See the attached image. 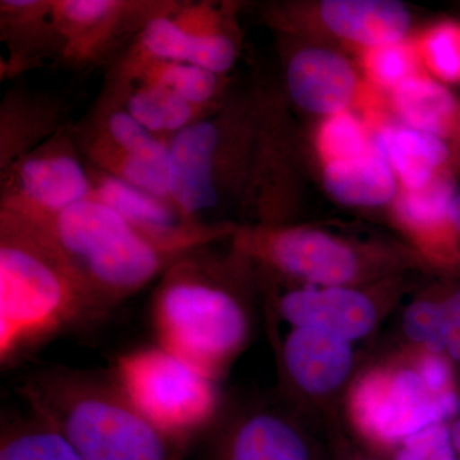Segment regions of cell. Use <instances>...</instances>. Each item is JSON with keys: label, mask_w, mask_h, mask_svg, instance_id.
Returning <instances> with one entry per match:
<instances>
[{"label": "cell", "mask_w": 460, "mask_h": 460, "mask_svg": "<svg viewBox=\"0 0 460 460\" xmlns=\"http://www.w3.org/2000/svg\"><path fill=\"white\" fill-rule=\"evenodd\" d=\"M99 320L77 272L42 224L0 211V363Z\"/></svg>", "instance_id": "1"}, {"label": "cell", "mask_w": 460, "mask_h": 460, "mask_svg": "<svg viewBox=\"0 0 460 460\" xmlns=\"http://www.w3.org/2000/svg\"><path fill=\"white\" fill-rule=\"evenodd\" d=\"M20 392L83 460H183V445L154 426L113 376L51 367L26 377Z\"/></svg>", "instance_id": "2"}, {"label": "cell", "mask_w": 460, "mask_h": 460, "mask_svg": "<svg viewBox=\"0 0 460 460\" xmlns=\"http://www.w3.org/2000/svg\"><path fill=\"white\" fill-rule=\"evenodd\" d=\"M40 224L77 272L99 319L198 251L153 234L91 199Z\"/></svg>", "instance_id": "3"}, {"label": "cell", "mask_w": 460, "mask_h": 460, "mask_svg": "<svg viewBox=\"0 0 460 460\" xmlns=\"http://www.w3.org/2000/svg\"><path fill=\"white\" fill-rule=\"evenodd\" d=\"M199 252L181 257L162 275L151 323L157 344L217 377L246 343L250 325L243 305Z\"/></svg>", "instance_id": "4"}, {"label": "cell", "mask_w": 460, "mask_h": 460, "mask_svg": "<svg viewBox=\"0 0 460 460\" xmlns=\"http://www.w3.org/2000/svg\"><path fill=\"white\" fill-rule=\"evenodd\" d=\"M113 377L154 426L183 447L217 416V377L162 345L118 357Z\"/></svg>", "instance_id": "5"}, {"label": "cell", "mask_w": 460, "mask_h": 460, "mask_svg": "<svg viewBox=\"0 0 460 460\" xmlns=\"http://www.w3.org/2000/svg\"><path fill=\"white\" fill-rule=\"evenodd\" d=\"M352 408L357 425L368 438L402 444L420 429L456 417L460 398L458 392H431L416 367H410L363 377L354 387Z\"/></svg>", "instance_id": "6"}, {"label": "cell", "mask_w": 460, "mask_h": 460, "mask_svg": "<svg viewBox=\"0 0 460 460\" xmlns=\"http://www.w3.org/2000/svg\"><path fill=\"white\" fill-rule=\"evenodd\" d=\"M91 190V171L78 159L71 136L57 133L7 169L2 210L49 222L89 199Z\"/></svg>", "instance_id": "7"}, {"label": "cell", "mask_w": 460, "mask_h": 460, "mask_svg": "<svg viewBox=\"0 0 460 460\" xmlns=\"http://www.w3.org/2000/svg\"><path fill=\"white\" fill-rule=\"evenodd\" d=\"M86 150L100 171L171 199L169 140L142 127L122 105L104 111Z\"/></svg>", "instance_id": "8"}, {"label": "cell", "mask_w": 460, "mask_h": 460, "mask_svg": "<svg viewBox=\"0 0 460 460\" xmlns=\"http://www.w3.org/2000/svg\"><path fill=\"white\" fill-rule=\"evenodd\" d=\"M222 132L214 120L202 118L169 140L171 201L190 219L219 202L217 159Z\"/></svg>", "instance_id": "9"}, {"label": "cell", "mask_w": 460, "mask_h": 460, "mask_svg": "<svg viewBox=\"0 0 460 460\" xmlns=\"http://www.w3.org/2000/svg\"><path fill=\"white\" fill-rule=\"evenodd\" d=\"M259 250L280 271L323 287H344L358 269L349 247L317 230H280L260 241Z\"/></svg>", "instance_id": "10"}, {"label": "cell", "mask_w": 460, "mask_h": 460, "mask_svg": "<svg viewBox=\"0 0 460 460\" xmlns=\"http://www.w3.org/2000/svg\"><path fill=\"white\" fill-rule=\"evenodd\" d=\"M279 311L295 328L326 330L350 343L370 334L377 319L371 299L345 287L293 290L280 299Z\"/></svg>", "instance_id": "11"}, {"label": "cell", "mask_w": 460, "mask_h": 460, "mask_svg": "<svg viewBox=\"0 0 460 460\" xmlns=\"http://www.w3.org/2000/svg\"><path fill=\"white\" fill-rule=\"evenodd\" d=\"M283 365L292 383L307 394H329L352 370V343L326 330L296 326L284 341Z\"/></svg>", "instance_id": "12"}, {"label": "cell", "mask_w": 460, "mask_h": 460, "mask_svg": "<svg viewBox=\"0 0 460 460\" xmlns=\"http://www.w3.org/2000/svg\"><path fill=\"white\" fill-rule=\"evenodd\" d=\"M287 81L296 104L317 114L343 113L357 86L349 63L339 54L320 48L296 53L288 66Z\"/></svg>", "instance_id": "13"}, {"label": "cell", "mask_w": 460, "mask_h": 460, "mask_svg": "<svg viewBox=\"0 0 460 460\" xmlns=\"http://www.w3.org/2000/svg\"><path fill=\"white\" fill-rule=\"evenodd\" d=\"M213 460H311L292 423L269 411L237 420L217 441Z\"/></svg>", "instance_id": "14"}, {"label": "cell", "mask_w": 460, "mask_h": 460, "mask_svg": "<svg viewBox=\"0 0 460 460\" xmlns=\"http://www.w3.org/2000/svg\"><path fill=\"white\" fill-rule=\"evenodd\" d=\"M129 9L115 0H63L51 2L50 18L66 56L86 60L105 50Z\"/></svg>", "instance_id": "15"}, {"label": "cell", "mask_w": 460, "mask_h": 460, "mask_svg": "<svg viewBox=\"0 0 460 460\" xmlns=\"http://www.w3.org/2000/svg\"><path fill=\"white\" fill-rule=\"evenodd\" d=\"M321 16L332 32L372 49L401 41L410 27L404 5L389 0H328Z\"/></svg>", "instance_id": "16"}, {"label": "cell", "mask_w": 460, "mask_h": 460, "mask_svg": "<svg viewBox=\"0 0 460 460\" xmlns=\"http://www.w3.org/2000/svg\"><path fill=\"white\" fill-rule=\"evenodd\" d=\"M325 186L339 202L350 206H378L395 195L392 166L372 145L365 153L325 164Z\"/></svg>", "instance_id": "17"}, {"label": "cell", "mask_w": 460, "mask_h": 460, "mask_svg": "<svg viewBox=\"0 0 460 460\" xmlns=\"http://www.w3.org/2000/svg\"><path fill=\"white\" fill-rule=\"evenodd\" d=\"M407 190H420L435 177L447 157L440 137L411 127H387L375 141Z\"/></svg>", "instance_id": "18"}, {"label": "cell", "mask_w": 460, "mask_h": 460, "mask_svg": "<svg viewBox=\"0 0 460 460\" xmlns=\"http://www.w3.org/2000/svg\"><path fill=\"white\" fill-rule=\"evenodd\" d=\"M128 83L155 84L204 111L219 87V75L201 66L174 60L151 59L132 51L122 66Z\"/></svg>", "instance_id": "19"}, {"label": "cell", "mask_w": 460, "mask_h": 460, "mask_svg": "<svg viewBox=\"0 0 460 460\" xmlns=\"http://www.w3.org/2000/svg\"><path fill=\"white\" fill-rule=\"evenodd\" d=\"M128 83V81H127ZM124 93V108L129 114L159 137L171 140L181 129L202 119L201 109L155 84L128 83Z\"/></svg>", "instance_id": "20"}, {"label": "cell", "mask_w": 460, "mask_h": 460, "mask_svg": "<svg viewBox=\"0 0 460 460\" xmlns=\"http://www.w3.org/2000/svg\"><path fill=\"white\" fill-rule=\"evenodd\" d=\"M396 111L411 128L449 135L456 123V104L452 93L441 84L426 78L411 77L395 89Z\"/></svg>", "instance_id": "21"}, {"label": "cell", "mask_w": 460, "mask_h": 460, "mask_svg": "<svg viewBox=\"0 0 460 460\" xmlns=\"http://www.w3.org/2000/svg\"><path fill=\"white\" fill-rule=\"evenodd\" d=\"M0 460H83L71 441L38 414L3 426Z\"/></svg>", "instance_id": "22"}, {"label": "cell", "mask_w": 460, "mask_h": 460, "mask_svg": "<svg viewBox=\"0 0 460 460\" xmlns=\"http://www.w3.org/2000/svg\"><path fill=\"white\" fill-rule=\"evenodd\" d=\"M454 186L447 177H434L420 190H407L398 201V214L417 230H436L450 223Z\"/></svg>", "instance_id": "23"}, {"label": "cell", "mask_w": 460, "mask_h": 460, "mask_svg": "<svg viewBox=\"0 0 460 460\" xmlns=\"http://www.w3.org/2000/svg\"><path fill=\"white\" fill-rule=\"evenodd\" d=\"M402 330L428 353L443 354L447 350V319L443 304L414 302L402 314Z\"/></svg>", "instance_id": "24"}, {"label": "cell", "mask_w": 460, "mask_h": 460, "mask_svg": "<svg viewBox=\"0 0 460 460\" xmlns=\"http://www.w3.org/2000/svg\"><path fill=\"white\" fill-rule=\"evenodd\" d=\"M320 150L325 163L365 153L372 146L365 129L352 115H332L320 132Z\"/></svg>", "instance_id": "25"}, {"label": "cell", "mask_w": 460, "mask_h": 460, "mask_svg": "<svg viewBox=\"0 0 460 460\" xmlns=\"http://www.w3.org/2000/svg\"><path fill=\"white\" fill-rule=\"evenodd\" d=\"M425 56L436 75L460 81V26L436 27L425 40Z\"/></svg>", "instance_id": "26"}, {"label": "cell", "mask_w": 460, "mask_h": 460, "mask_svg": "<svg viewBox=\"0 0 460 460\" xmlns=\"http://www.w3.org/2000/svg\"><path fill=\"white\" fill-rule=\"evenodd\" d=\"M367 69L375 83L396 89L413 77L414 57L410 48L399 42L375 48L367 57Z\"/></svg>", "instance_id": "27"}, {"label": "cell", "mask_w": 460, "mask_h": 460, "mask_svg": "<svg viewBox=\"0 0 460 460\" xmlns=\"http://www.w3.org/2000/svg\"><path fill=\"white\" fill-rule=\"evenodd\" d=\"M447 423L420 429L405 438L395 460H459Z\"/></svg>", "instance_id": "28"}, {"label": "cell", "mask_w": 460, "mask_h": 460, "mask_svg": "<svg viewBox=\"0 0 460 460\" xmlns=\"http://www.w3.org/2000/svg\"><path fill=\"white\" fill-rule=\"evenodd\" d=\"M414 367L419 371L429 389L436 394L443 395L456 392L452 367L441 354H425L420 357Z\"/></svg>", "instance_id": "29"}, {"label": "cell", "mask_w": 460, "mask_h": 460, "mask_svg": "<svg viewBox=\"0 0 460 460\" xmlns=\"http://www.w3.org/2000/svg\"><path fill=\"white\" fill-rule=\"evenodd\" d=\"M449 357L460 361V323L447 320V350Z\"/></svg>", "instance_id": "30"}, {"label": "cell", "mask_w": 460, "mask_h": 460, "mask_svg": "<svg viewBox=\"0 0 460 460\" xmlns=\"http://www.w3.org/2000/svg\"><path fill=\"white\" fill-rule=\"evenodd\" d=\"M445 314L447 320L459 321L460 323V290L450 296L443 304Z\"/></svg>", "instance_id": "31"}, {"label": "cell", "mask_w": 460, "mask_h": 460, "mask_svg": "<svg viewBox=\"0 0 460 460\" xmlns=\"http://www.w3.org/2000/svg\"><path fill=\"white\" fill-rule=\"evenodd\" d=\"M449 217L454 228L460 233V195L456 196L450 205Z\"/></svg>", "instance_id": "32"}]
</instances>
